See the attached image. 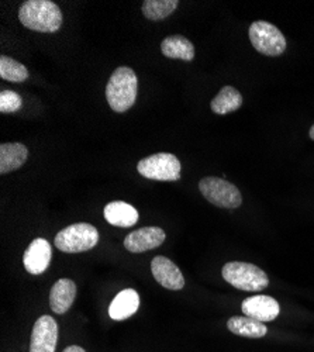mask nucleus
Segmentation results:
<instances>
[{
  "label": "nucleus",
  "instance_id": "obj_9",
  "mask_svg": "<svg viewBox=\"0 0 314 352\" xmlns=\"http://www.w3.org/2000/svg\"><path fill=\"white\" fill-rule=\"evenodd\" d=\"M52 247L45 239H36L27 247L23 255L24 268L32 275H41L49 267Z\"/></svg>",
  "mask_w": 314,
  "mask_h": 352
},
{
  "label": "nucleus",
  "instance_id": "obj_18",
  "mask_svg": "<svg viewBox=\"0 0 314 352\" xmlns=\"http://www.w3.org/2000/svg\"><path fill=\"white\" fill-rule=\"evenodd\" d=\"M161 51L166 58H170V60L192 61L194 58V47L183 36L166 37L161 44Z\"/></svg>",
  "mask_w": 314,
  "mask_h": 352
},
{
  "label": "nucleus",
  "instance_id": "obj_13",
  "mask_svg": "<svg viewBox=\"0 0 314 352\" xmlns=\"http://www.w3.org/2000/svg\"><path fill=\"white\" fill-rule=\"evenodd\" d=\"M76 298V283L68 278L58 279L49 292V306L56 314H65Z\"/></svg>",
  "mask_w": 314,
  "mask_h": 352
},
{
  "label": "nucleus",
  "instance_id": "obj_16",
  "mask_svg": "<svg viewBox=\"0 0 314 352\" xmlns=\"http://www.w3.org/2000/svg\"><path fill=\"white\" fill-rule=\"evenodd\" d=\"M28 157L27 146L21 142H5L0 145V173H10L24 165Z\"/></svg>",
  "mask_w": 314,
  "mask_h": 352
},
{
  "label": "nucleus",
  "instance_id": "obj_24",
  "mask_svg": "<svg viewBox=\"0 0 314 352\" xmlns=\"http://www.w3.org/2000/svg\"><path fill=\"white\" fill-rule=\"evenodd\" d=\"M309 135H310V138L314 141V124L311 126V129H310V131H309Z\"/></svg>",
  "mask_w": 314,
  "mask_h": 352
},
{
  "label": "nucleus",
  "instance_id": "obj_20",
  "mask_svg": "<svg viewBox=\"0 0 314 352\" xmlns=\"http://www.w3.org/2000/svg\"><path fill=\"white\" fill-rule=\"evenodd\" d=\"M178 5V0H146L142 3V13L148 20L161 21L169 14H172Z\"/></svg>",
  "mask_w": 314,
  "mask_h": 352
},
{
  "label": "nucleus",
  "instance_id": "obj_4",
  "mask_svg": "<svg viewBox=\"0 0 314 352\" xmlns=\"http://www.w3.org/2000/svg\"><path fill=\"white\" fill-rule=\"evenodd\" d=\"M99 243V231L89 223H75L61 230L55 237V247L67 254H78L95 248Z\"/></svg>",
  "mask_w": 314,
  "mask_h": 352
},
{
  "label": "nucleus",
  "instance_id": "obj_8",
  "mask_svg": "<svg viewBox=\"0 0 314 352\" xmlns=\"http://www.w3.org/2000/svg\"><path fill=\"white\" fill-rule=\"evenodd\" d=\"M58 341V324L51 316H41L33 327L30 352H55Z\"/></svg>",
  "mask_w": 314,
  "mask_h": 352
},
{
  "label": "nucleus",
  "instance_id": "obj_11",
  "mask_svg": "<svg viewBox=\"0 0 314 352\" xmlns=\"http://www.w3.org/2000/svg\"><path fill=\"white\" fill-rule=\"evenodd\" d=\"M151 272L155 280L165 289L181 290L185 286V278L177 263L164 255H158L153 259Z\"/></svg>",
  "mask_w": 314,
  "mask_h": 352
},
{
  "label": "nucleus",
  "instance_id": "obj_19",
  "mask_svg": "<svg viewBox=\"0 0 314 352\" xmlns=\"http://www.w3.org/2000/svg\"><path fill=\"white\" fill-rule=\"evenodd\" d=\"M243 106V95L233 86H224L212 100L210 107L216 114L224 116L233 113Z\"/></svg>",
  "mask_w": 314,
  "mask_h": 352
},
{
  "label": "nucleus",
  "instance_id": "obj_23",
  "mask_svg": "<svg viewBox=\"0 0 314 352\" xmlns=\"http://www.w3.org/2000/svg\"><path fill=\"white\" fill-rule=\"evenodd\" d=\"M63 352H87L85 351L82 346H79V345H69V346H67Z\"/></svg>",
  "mask_w": 314,
  "mask_h": 352
},
{
  "label": "nucleus",
  "instance_id": "obj_2",
  "mask_svg": "<svg viewBox=\"0 0 314 352\" xmlns=\"http://www.w3.org/2000/svg\"><path fill=\"white\" fill-rule=\"evenodd\" d=\"M138 79L128 67H120L114 71L106 86V99L111 110L117 113L127 111L137 99Z\"/></svg>",
  "mask_w": 314,
  "mask_h": 352
},
{
  "label": "nucleus",
  "instance_id": "obj_5",
  "mask_svg": "<svg viewBox=\"0 0 314 352\" xmlns=\"http://www.w3.org/2000/svg\"><path fill=\"white\" fill-rule=\"evenodd\" d=\"M137 170L147 179L161 182H175L181 179V162L169 153H158L141 160Z\"/></svg>",
  "mask_w": 314,
  "mask_h": 352
},
{
  "label": "nucleus",
  "instance_id": "obj_22",
  "mask_svg": "<svg viewBox=\"0 0 314 352\" xmlns=\"http://www.w3.org/2000/svg\"><path fill=\"white\" fill-rule=\"evenodd\" d=\"M23 100L20 95L13 91H3L0 94V111L2 113H14L21 109Z\"/></svg>",
  "mask_w": 314,
  "mask_h": 352
},
{
  "label": "nucleus",
  "instance_id": "obj_17",
  "mask_svg": "<svg viewBox=\"0 0 314 352\" xmlns=\"http://www.w3.org/2000/svg\"><path fill=\"white\" fill-rule=\"evenodd\" d=\"M227 329L233 334L245 338H262L268 333V329L262 321L249 318L247 316L232 317L227 321Z\"/></svg>",
  "mask_w": 314,
  "mask_h": 352
},
{
  "label": "nucleus",
  "instance_id": "obj_14",
  "mask_svg": "<svg viewBox=\"0 0 314 352\" xmlns=\"http://www.w3.org/2000/svg\"><path fill=\"white\" fill-rule=\"evenodd\" d=\"M104 219L109 224L114 227L128 228L137 224L138 212L135 208L131 206V204L122 200H116L110 201L104 208Z\"/></svg>",
  "mask_w": 314,
  "mask_h": 352
},
{
  "label": "nucleus",
  "instance_id": "obj_15",
  "mask_svg": "<svg viewBox=\"0 0 314 352\" xmlns=\"http://www.w3.org/2000/svg\"><path fill=\"white\" fill-rule=\"evenodd\" d=\"M139 307V296L134 289H124L113 299L109 307V316L111 320H127L137 313Z\"/></svg>",
  "mask_w": 314,
  "mask_h": 352
},
{
  "label": "nucleus",
  "instance_id": "obj_21",
  "mask_svg": "<svg viewBox=\"0 0 314 352\" xmlns=\"http://www.w3.org/2000/svg\"><path fill=\"white\" fill-rule=\"evenodd\" d=\"M0 78L9 82L20 83L28 79V71L23 64L14 61L13 58L2 55L0 56Z\"/></svg>",
  "mask_w": 314,
  "mask_h": 352
},
{
  "label": "nucleus",
  "instance_id": "obj_10",
  "mask_svg": "<svg viewBox=\"0 0 314 352\" xmlns=\"http://www.w3.org/2000/svg\"><path fill=\"white\" fill-rule=\"evenodd\" d=\"M166 239V234L159 227H142L134 230L124 239V247L127 251L139 254L155 250Z\"/></svg>",
  "mask_w": 314,
  "mask_h": 352
},
{
  "label": "nucleus",
  "instance_id": "obj_3",
  "mask_svg": "<svg viewBox=\"0 0 314 352\" xmlns=\"http://www.w3.org/2000/svg\"><path fill=\"white\" fill-rule=\"evenodd\" d=\"M221 275L225 282L245 292H260L269 285L268 275L248 262H228L223 267Z\"/></svg>",
  "mask_w": 314,
  "mask_h": 352
},
{
  "label": "nucleus",
  "instance_id": "obj_6",
  "mask_svg": "<svg viewBox=\"0 0 314 352\" xmlns=\"http://www.w3.org/2000/svg\"><path fill=\"white\" fill-rule=\"evenodd\" d=\"M202 195L208 201L217 208L223 209H237L241 206L243 196L238 188L225 179L208 176L199 184Z\"/></svg>",
  "mask_w": 314,
  "mask_h": 352
},
{
  "label": "nucleus",
  "instance_id": "obj_7",
  "mask_svg": "<svg viewBox=\"0 0 314 352\" xmlns=\"http://www.w3.org/2000/svg\"><path fill=\"white\" fill-rule=\"evenodd\" d=\"M249 40L256 51L267 56H279L287 50V38L268 21H254L249 27Z\"/></svg>",
  "mask_w": 314,
  "mask_h": 352
},
{
  "label": "nucleus",
  "instance_id": "obj_1",
  "mask_svg": "<svg viewBox=\"0 0 314 352\" xmlns=\"http://www.w3.org/2000/svg\"><path fill=\"white\" fill-rule=\"evenodd\" d=\"M20 23L28 30L55 33L63 25V12L49 0H27L19 10Z\"/></svg>",
  "mask_w": 314,
  "mask_h": 352
},
{
  "label": "nucleus",
  "instance_id": "obj_12",
  "mask_svg": "<svg viewBox=\"0 0 314 352\" xmlns=\"http://www.w3.org/2000/svg\"><path fill=\"white\" fill-rule=\"evenodd\" d=\"M243 311L247 317L258 321H273L280 313L279 303L265 295H256L247 298L243 302Z\"/></svg>",
  "mask_w": 314,
  "mask_h": 352
}]
</instances>
